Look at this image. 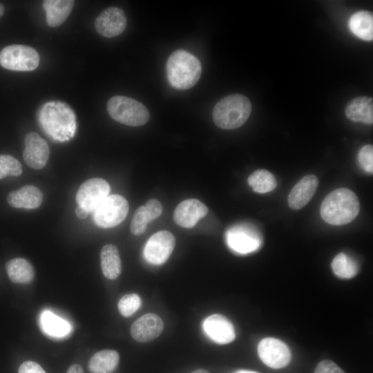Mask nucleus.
Instances as JSON below:
<instances>
[{
    "mask_svg": "<svg viewBox=\"0 0 373 373\" xmlns=\"http://www.w3.org/2000/svg\"><path fill=\"white\" fill-rule=\"evenodd\" d=\"M37 121L42 131L55 142H68L76 132L75 112L66 102L44 103L38 111Z\"/></svg>",
    "mask_w": 373,
    "mask_h": 373,
    "instance_id": "obj_1",
    "label": "nucleus"
},
{
    "mask_svg": "<svg viewBox=\"0 0 373 373\" xmlns=\"http://www.w3.org/2000/svg\"><path fill=\"white\" fill-rule=\"evenodd\" d=\"M360 211L356 195L347 188L331 191L321 203L322 218L332 225H343L352 222Z\"/></svg>",
    "mask_w": 373,
    "mask_h": 373,
    "instance_id": "obj_2",
    "label": "nucleus"
},
{
    "mask_svg": "<svg viewBox=\"0 0 373 373\" xmlns=\"http://www.w3.org/2000/svg\"><path fill=\"white\" fill-rule=\"evenodd\" d=\"M166 77L170 85L178 90L193 87L199 80L202 66L198 59L190 52L179 49L168 58Z\"/></svg>",
    "mask_w": 373,
    "mask_h": 373,
    "instance_id": "obj_3",
    "label": "nucleus"
},
{
    "mask_svg": "<svg viewBox=\"0 0 373 373\" xmlns=\"http://www.w3.org/2000/svg\"><path fill=\"white\" fill-rule=\"evenodd\" d=\"M251 112L249 99L242 94H231L221 99L214 106L215 124L222 129H235L245 123Z\"/></svg>",
    "mask_w": 373,
    "mask_h": 373,
    "instance_id": "obj_4",
    "label": "nucleus"
},
{
    "mask_svg": "<svg viewBox=\"0 0 373 373\" xmlns=\"http://www.w3.org/2000/svg\"><path fill=\"white\" fill-rule=\"evenodd\" d=\"M107 111L116 122L130 126H140L150 119L147 108L141 102L126 97L116 95L107 102Z\"/></svg>",
    "mask_w": 373,
    "mask_h": 373,
    "instance_id": "obj_5",
    "label": "nucleus"
},
{
    "mask_svg": "<svg viewBox=\"0 0 373 373\" xmlns=\"http://www.w3.org/2000/svg\"><path fill=\"white\" fill-rule=\"evenodd\" d=\"M37 51L26 45L14 44L4 47L0 52V65L14 71H31L39 64Z\"/></svg>",
    "mask_w": 373,
    "mask_h": 373,
    "instance_id": "obj_6",
    "label": "nucleus"
},
{
    "mask_svg": "<svg viewBox=\"0 0 373 373\" xmlns=\"http://www.w3.org/2000/svg\"><path fill=\"white\" fill-rule=\"evenodd\" d=\"M128 208V201L122 195H108L93 212L95 223L102 228L115 227L125 219Z\"/></svg>",
    "mask_w": 373,
    "mask_h": 373,
    "instance_id": "obj_7",
    "label": "nucleus"
},
{
    "mask_svg": "<svg viewBox=\"0 0 373 373\" xmlns=\"http://www.w3.org/2000/svg\"><path fill=\"white\" fill-rule=\"evenodd\" d=\"M110 186L102 178H91L82 183L76 193L79 207L93 213L99 205L109 195Z\"/></svg>",
    "mask_w": 373,
    "mask_h": 373,
    "instance_id": "obj_8",
    "label": "nucleus"
},
{
    "mask_svg": "<svg viewBox=\"0 0 373 373\" xmlns=\"http://www.w3.org/2000/svg\"><path fill=\"white\" fill-rule=\"evenodd\" d=\"M229 247L240 254L254 252L259 249L262 240L258 232L248 225H237L226 233Z\"/></svg>",
    "mask_w": 373,
    "mask_h": 373,
    "instance_id": "obj_9",
    "label": "nucleus"
},
{
    "mask_svg": "<svg viewBox=\"0 0 373 373\" xmlns=\"http://www.w3.org/2000/svg\"><path fill=\"white\" fill-rule=\"evenodd\" d=\"M258 354L263 363L273 369L287 366L291 356L289 347L283 341L270 337L259 342Z\"/></svg>",
    "mask_w": 373,
    "mask_h": 373,
    "instance_id": "obj_10",
    "label": "nucleus"
},
{
    "mask_svg": "<svg viewBox=\"0 0 373 373\" xmlns=\"http://www.w3.org/2000/svg\"><path fill=\"white\" fill-rule=\"evenodd\" d=\"M175 245V238L171 232L160 231L147 240L144 249V256L149 263L160 265L168 260Z\"/></svg>",
    "mask_w": 373,
    "mask_h": 373,
    "instance_id": "obj_11",
    "label": "nucleus"
},
{
    "mask_svg": "<svg viewBox=\"0 0 373 373\" xmlns=\"http://www.w3.org/2000/svg\"><path fill=\"white\" fill-rule=\"evenodd\" d=\"M126 17L121 8L109 7L96 18L95 28L100 35L111 38L122 34L126 27Z\"/></svg>",
    "mask_w": 373,
    "mask_h": 373,
    "instance_id": "obj_12",
    "label": "nucleus"
},
{
    "mask_svg": "<svg viewBox=\"0 0 373 373\" xmlns=\"http://www.w3.org/2000/svg\"><path fill=\"white\" fill-rule=\"evenodd\" d=\"M23 157L26 164L33 169H43L49 157L47 142L35 132L28 133L24 140Z\"/></svg>",
    "mask_w": 373,
    "mask_h": 373,
    "instance_id": "obj_13",
    "label": "nucleus"
},
{
    "mask_svg": "<svg viewBox=\"0 0 373 373\" xmlns=\"http://www.w3.org/2000/svg\"><path fill=\"white\" fill-rule=\"evenodd\" d=\"M202 328L207 336L218 344L229 343L236 337L233 324L222 314H215L206 318Z\"/></svg>",
    "mask_w": 373,
    "mask_h": 373,
    "instance_id": "obj_14",
    "label": "nucleus"
},
{
    "mask_svg": "<svg viewBox=\"0 0 373 373\" xmlns=\"http://www.w3.org/2000/svg\"><path fill=\"white\" fill-rule=\"evenodd\" d=\"M162 318L153 313L146 314L136 320L131 327V334L134 340L146 343L157 338L164 329Z\"/></svg>",
    "mask_w": 373,
    "mask_h": 373,
    "instance_id": "obj_15",
    "label": "nucleus"
},
{
    "mask_svg": "<svg viewBox=\"0 0 373 373\" xmlns=\"http://www.w3.org/2000/svg\"><path fill=\"white\" fill-rule=\"evenodd\" d=\"M208 213V207L197 199H187L180 202L175 209V222L184 228L193 227L198 221Z\"/></svg>",
    "mask_w": 373,
    "mask_h": 373,
    "instance_id": "obj_16",
    "label": "nucleus"
},
{
    "mask_svg": "<svg viewBox=\"0 0 373 373\" xmlns=\"http://www.w3.org/2000/svg\"><path fill=\"white\" fill-rule=\"evenodd\" d=\"M318 185V180L314 175H307L302 178L288 195L289 207L294 210L304 207L314 195Z\"/></svg>",
    "mask_w": 373,
    "mask_h": 373,
    "instance_id": "obj_17",
    "label": "nucleus"
},
{
    "mask_svg": "<svg viewBox=\"0 0 373 373\" xmlns=\"http://www.w3.org/2000/svg\"><path fill=\"white\" fill-rule=\"evenodd\" d=\"M7 201L15 208L34 209L41 204L43 193L37 187L26 185L19 190L11 191L7 197Z\"/></svg>",
    "mask_w": 373,
    "mask_h": 373,
    "instance_id": "obj_18",
    "label": "nucleus"
},
{
    "mask_svg": "<svg viewBox=\"0 0 373 373\" xmlns=\"http://www.w3.org/2000/svg\"><path fill=\"white\" fill-rule=\"evenodd\" d=\"M75 1L72 0H45L42 6L46 12L47 25L55 28L62 24L73 10Z\"/></svg>",
    "mask_w": 373,
    "mask_h": 373,
    "instance_id": "obj_19",
    "label": "nucleus"
},
{
    "mask_svg": "<svg viewBox=\"0 0 373 373\" xmlns=\"http://www.w3.org/2000/svg\"><path fill=\"white\" fill-rule=\"evenodd\" d=\"M345 115L351 121L367 124L373 123L372 99L367 97H358L346 106Z\"/></svg>",
    "mask_w": 373,
    "mask_h": 373,
    "instance_id": "obj_20",
    "label": "nucleus"
},
{
    "mask_svg": "<svg viewBox=\"0 0 373 373\" xmlns=\"http://www.w3.org/2000/svg\"><path fill=\"white\" fill-rule=\"evenodd\" d=\"M101 267L104 276L115 280L122 272V262L117 247L113 244L104 245L100 253Z\"/></svg>",
    "mask_w": 373,
    "mask_h": 373,
    "instance_id": "obj_21",
    "label": "nucleus"
},
{
    "mask_svg": "<svg viewBox=\"0 0 373 373\" xmlns=\"http://www.w3.org/2000/svg\"><path fill=\"white\" fill-rule=\"evenodd\" d=\"M119 353L113 350H103L95 353L89 359L88 367L91 373H111L117 367Z\"/></svg>",
    "mask_w": 373,
    "mask_h": 373,
    "instance_id": "obj_22",
    "label": "nucleus"
},
{
    "mask_svg": "<svg viewBox=\"0 0 373 373\" xmlns=\"http://www.w3.org/2000/svg\"><path fill=\"white\" fill-rule=\"evenodd\" d=\"M6 269L10 280L17 284H29L35 278L32 265L24 258H17L6 263Z\"/></svg>",
    "mask_w": 373,
    "mask_h": 373,
    "instance_id": "obj_23",
    "label": "nucleus"
},
{
    "mask_svg": "<svg viewBox=\"0 0 373 373\" xmlns=\"http://www.w3.org/2000/svg\"><path fill=\"white\" fill-rule=\"evenodd\" d=\"M349 28L357 37L372 41L373 39V17L368 11L361 10L353 14L349 20Z\"/></svg>",
    "mask_w": 373,
    "mask_h": 373,
    "instance_id": "obj_24",
    "label": "nucleus"
},
{
    "mask_svg": "<svg viewBox=\"0 0 373 373\" xmlns=\"http://www.w3.org/2000/svg\"><path fill=\"white\" fill-rule=\"evenodd\" d=\"M41 327L46 335L55 338L64 337L70 331L67 321L48 310L44 311L41 315Z\"/></svg>",
    "mask_w": 373,
    "mask_h": 373,
    "instance_id": "obj_25",
    "label": "nucleus"
},
{
    "mask_svg": "<svg viewBox=\"0 0 373 373\" xmlns=\"http://www.w3.org/2000/svg\"><path fill=\"white\" fill-rule=\"evenodd\" d=\"M331 266L334 274L343 279L354 277L359 270L356 261L345 253L337 254L333 259Z\"/></svg>",
    "mask_w": 373,
    "mask_h": 373,
    "instance_id": "obj_26",
    "label": "nucleus"
},
{
    "mask_svg": "<svg viewBox=\"0 0 373 373\" xmlns=\"http://www.w3.org/2000/svg\"><path fill=\"white\" fill-rule=\"evenodd\" d=\"M247 182L254 191L259 193L270 192L277 186L274 175L264 169L255 171L249 176Z\"/></svg>",
    "mask_w": 373,
    "mask_h": 373,
    "instance_id": "obj_27",
    "label": "nucleus"
},
{
    "mask_svg": "<svg viewBox=\"0 0 373 373\" xmlns=\"http://www.w3.org/2000/svg\"><path fill=\"white\" fill-rule=\"evenodd\" d=\"M141 304V298L137 294H128L119 299L117 305L118 310L124 317H129L138 310Z\"/></svg>",
    "mask_w": 373,
    "mask_h": 373,
    "instance_id": "obj_28",
    "label": "nucleus"
},
{
    "mask_svg": "<svg viewBox=\"0 0 373 373\" xmlns=\"http://www.w3.org/2000/svg\"><path fill=\"white\" fill-rule=\"evenodd\" d=\"M23 171L21 163L10 155H0V179L8 175L19 176Z\"/></svg>",
    "mask_w": 373,
    "mask_h": 373,
    "instance_id": "obj_29",
    "label": "nucleus"
},
{
    "mask_svg": "<svg viewBox=\"0 0 373 373\" xmlns=\"http://www.w3.org/2000/svg\"><path fill=\"white\" fill-rule=\"evenodd\" d=\"M150 222L144 206H140L135 211L131 223V232L135 236H140L146 230Z\"/></svg>",
    "mask_w": 373,
    "mask_h": 373,
    "instance_id": "obj_30",
    "label": "nucleus"
},
{
    "mask_svg": "<svg viewBox=\"0 0 373 373\" xmlns=\"http://www.w3.org/2000/svg\"><path fill=\"white\" fill-rule=\"evenodd\" d=\"M358 160L361 167L369 173H373V147L371 144L363 146L358 151Z\"/></svg>",
    "mask_w": 373,
    "mask_h": 373,
    "instance_id": "obj_31",
    "label": "nucleus"
},
{
    "mask_svg": "<svg viewBox=\"0 0 373 373\" xmlns=\"http://www.w3.org/2000/svg\"><path fill=\"white\" fill-rule=\"evenodd\" d=\"M144 207L150 222L158 218L163 211L162 205L156 199L149 200Z\"/></svg>",
    "mask_w": 373,
    "mask_h": 373,
    "instance_id": "obj_32",
    "label": "nucleus"
},
{
    "mask_svg": "<svg viewBox=\"0 0 373 373\" xmlns=\"http://www.w3.org/2000/svg\"><path fill=\"white\" fill-rule=\"evenodd\" d=\"M314 373H345L334 362L323 360L316 366Z\"/></svg>",
    "mask_w": 373,
    "mask_h": 373,
    "instance_id": "obj_33",
    "label": "nucleus"
},
{
    "mask_svg": "<svg viewBox=\"0 0 373 373\" xmlns=\"http://www.w3.org/2000/svg\"><path fill=\"white\" fill-rule=\"evenodd\" d=\"M18 373H46V372L37 363L28 361L19 366Z\"/></svg>",
    "mask_w": 373,
    "mask_h": 373,
    "instance_id": "obj_34",
    "label": "nucleus"
},
{
    "mask_svg": "<svg viewBox=\"0 0 373 373\" xmlns=\"http://www.w3.org/2000/svg\"><path fill=\"white\" fill-rule=\"evenodd\" d=\"M66 373H84L82 367L79 364H73L68 369Z\"/></svg>",
    "mask_w": 373,
    "mask_h": 373,
    "instance_id": "obj_35",
    "label": "nucleus"
},
{
    "mask_svg": "<svg viewBox=\"0 0 373 373\" xmlns=\"http://www.w3.org/2000/svg\"><path fill=\"white\" fill-rule=\"evenodd\" d=\"M88 213H89L87 211L79 206L75 209V215L80 219L86 218Z\"/></svg>",
    "mask_w": 373,
    "mask_h": 373,
    "instance_id": "obj_36",
    "label": "nucleus"
},
{
    "mask_svg": "<svg viewBox=\"0 0 373 373\" xmlns=\"http://www.w3.org/2000/svg\"><path fill=\"white\" fill-rule=\"evenodd\" d=\"M234 373H259L255 371L246 370H239L236 371Z\"/></svg>",
    "mask_w": 373,
    "mask_h": 373,
    "instance_id": "obj_37",
    "label": "nucleus"
},
{
    "mask_svg": "<svg viewBox=\"0 0 373 373\" xmlns=\"http://www.w3.org/2000/svg\"><path fill=\"white\" fill-rule=\"evenodd\" d=\"M191 373H209V371H207L205 369H198L193 371Z\"/></svg>",
    "mask_w": 373,
    "mask_h": 373,
    "instance_id": "obj_38",
    "label": "nucleus"
},
{
    "mask_svg": "<svg viewBox=\"0 0 373 373\" xmlns=\"http://www.w3.org/2000/svg\"><path fill=\"white\" fill-rule=\"evenodd\" d=\"M3 12H4V6L1 3H0V17L3 15Z\"/></svg>",
    "mask_w": 373,
    "mask_h": 373,
    "instance_id": "obj_39",
    "label": "nucleus"
}]
</instances>
